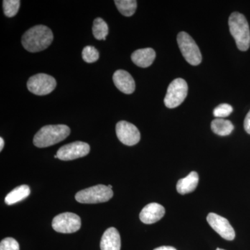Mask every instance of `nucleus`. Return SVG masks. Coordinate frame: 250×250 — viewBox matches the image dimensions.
Here are the masks:
<instances>
[{"instance_id": "nucleus-2", "label": "nucleus", "mask_w": 250, "mask_h": 250, "mask_svg": "<svg viewBox=\"0 0 250 250\" xmlns=\"http://www.w3.org/2000/svg\"><path fill=\"white\" fill-rule=\"evenodd\" d=\"M70 134V129L67 125H46L36 133L34 144L39 148L49 147L62 142Z\"/></svg>"}, {"instance_id": "nucleus-30", "label": "nucleus", "mask_w": 250, "mask_h": 250, "mask_svg": "<svg viewBox=\"0 0 250 250\" xmlns=\"http://www.w3.org/2000/svg\"><path fill=\"white\" fill-rule=\"evenodd\" d=\"M54 158H55V159H57V158H58V156H57V155H55L54 156Z\"/></svg>"}, {"instance_id": "nucleus-13", "label": "nucleus", "mask_w": 250, "mask_h": 250, "mask_svg": "<svg viewBox=\"0 0 250 250\" xmlns=\"http://www.w3.org/2000/svg\"><path fill=\"white\" fill-rule=\"evenodd\" d=\"M113 83L117 88L123 93L131 94L136 88L134 78L129 73L123 70H118L115 72L113 76Z\"/></svg>"}, {"instance_id": "nucleus-25", "label": "nucleus", "mask_w": 250, "mask_h": 250, "mask_svg": "<svg viewBox=\"0 0 250 250\" xmlns=\"http://www.w3.org/2000/svg\"><path fill=\"white\" fill-rule=\"evenodd\" d=\"M244 128L246 132L248 133V134H250V111L248 112L246 118H245Z\"/></svg>"}, {"instance_id": "nucleus-12", "label": "nucleus", "mask_w": 250, "mask_h": 250, "mask_svg": "<svg viewBox=\"0 0 250 250\" xmlns=\"http://www.w3.org/2000/svg\"><path fill=\"white\" fill-rule=\"evenodd\" d=\"M165 208L158 203L146 205L140 213V219L143 223L150 225L160 220L165 215Z\"/></svg>"}, {"instance_id": "nucleus-28", "label": "nucleus", "mask_w": 250, "mask_h": 250, "mask_svg": "<svg viewBox=\"0 0 250 250\" xmlns=\"http://www.w3.org/2000/svg\"><path fill=\"white\" fill-rule=\"evenodd\" d=\"M108 187L109 188L112 189V186L111 185L108 186Z\"/></svg>"}, {"instance_id": "nucleus-10", "label": "nucleus", "mask_w": 250, "mask_h": 250, "mask_svg": "<svg viewBox=\"0 0 250 250\" xmlns=\"http://www.w3.org/2000/svg\"><path fill=\"white\" fill-rule=\"evenodd\" d=\"M116 131L118 139L126 146H135L141 139L139 130L135 125L128 122L120 121L117 123Z\"/></svg>"}, {"instance_id": "nucleus-19", "label": "nucleus", "mask_w": 250, "mask_h": 250, "mask_svg": "<svg viewBox=\"0 0 250 250\" xmlns=\"http://www.w3.org/2000/svg\"><path fill=\"white\" fill-rule=\"evenodd\" d=\"M118 11L126 17L135 14L137 8V1L135 0H116L114 1Z\"/></svg>"}, {"instance_id": "nucleus-20", "label": "nucleus", "mask_w": 250, "mask_h": 250, "mask_svg": "<svg viewBox=\"0 0 250 250\" xmlns=\"http://www.w3.org/2000/svg\"><path fill=\"white\" fill-rule=\"evenodd\" d=\"M93 34L98 40H106L108 34V27L103 18H98L94 21Z\"/></svg>"}, {"instance_id": "nucleus-15", "label": "nucleus", "mask_w": 250, "mask_h": 250, "mask_svg": "<svg viewBox=\"0 0 250 250\" xmlns=\"http://www.w3.org/2000/svg\"><path fill=\"white\" fill-rule=\"evenodd\" d=\"M156 58L155 51L152 48L140 49L131 54V60L137 66L147 67L150 66Z\"/></svg>"}, {"instance_id": "nucleus-14", "label": "nucleus", "mask_w": 250, "mask_h": 250, "mask_svg": "<svg viewBox=\"0 0 250 250\" xmlns=\"http://www.w3.org/2000/svg\"><path fill=\"white\" fill-rule=\"evenodd\" d=\"M101 250H121V239L116 228H108L104 233L100 242Z\"/></svg>"}, {"instance_id": "nucleus-3", "label": "nucleus", "mask_w": 250, "mask_h": 250, "mask_svg": "<svg viewBox=\"0 0 250 250\" xmlns=\"http://www.w3.org/2000/svg\"><path fill=\"white\" fill-rule=\"evenodd\" d=\"M229 27L237 47L243 52L248 50L250 46V31L246 17L240 13H233L229 18Z\"/></svg>"}, {"instance_id": "nucleus-26", "label": "nucleus", "mask_w": 250, "mask_h": 250, "mask_svg": "<svg viewBox=\"0 0 250 250\" xmlns=\"http://www.w3.org/2000/svg\"><path fill=\"white\" fill-rule=\"evenodd\" d=\"M154 250H177L173 247L171 246H161L156 248Z\"/></svg>"}, {"instance_id": "nucleus-1", "label": "nucleus", "mask_w": 250, "mask_h": 250, "mask_svg": "<svg viewBox=\"0 0 250 250\" xmlns=\"http://www.w3.org/2000/svg\"><path fill=\"white\" fill-rule=\"evenodd\" d=\"M53 39V33L49 27L36 25L24 33L22 44L28 52L34 53L45 50L52 44Z\"/></svg>"}, {"instance_id": "nucleus-4", "label": "nucleus", "mask_w": 250, "mask_h": 250, "mask_svg": "<svg viewBox=\"0 0 250 250\" xmlns=\"http://www.w3.org/2000/svg\"><path fill=\"white\" fill-rule=\"evenodd\" d=\"M113 196L112 189L100 184L77 192L75 199L77 202L82 204H98L107 202Z\"/></svg>"}, {"instance_id": "nucleus-29", "label": "nucleus", "mask_w": 250, "mask_h": 250, "mask_svg": "<svg viewBox=\"0 0 250 250\" xmlns=\"http://www.w3.org/2000/svg\"><path fill=\"white\" fill-rule=\"evenodd\" d=\"M216 250H225L220 249V248H217Z\"/></svg>"}, {"instance_id": "nucleus-11", "label": "nucleus", "mask_w": 250, "mask_h": 250, "mask_svg": "<svg viewBox=\"0 0 250 250\" xmlns=\"http://www.w3.org/2000/svg\"><path fill=\"white\" fill-rule=\"evenodd\" d=\"M207 219L212 229L224 239L227 241H233L234 239L236 236L234 229L226 218L216 213H210L207 215Z\"/></svg>"}, {"instance_id": "nucleus-21", "label": "nucleus", "mask_w": 250, "mask_h": 250, "mask_svg": "<svg viewBox=\"0 0 250 250\" xmlns=\"http://www.w3.org/2000/svg\"><path fill=\"white\" fill-rule=\"evenodd\" d=\"M21 1L19 0H4L3 9L5 16L12 18L16 16L19 11Z\"/></svg>"}, {"instance_id": "nucleus-5", "label": "nucleus", "mask_w": 250, "mask_h": 250, "mask_svg": "<svg viewBox=\"0 0 250 250\" xmlns=\"http://www.w3.org/2000/svg\"><path fill=\"white\" fill-rule=\"evenodd\" d=\"M177 43L182 55L188 63L192 65H198L201 63V52L191 36L187 32L182 31L177 36Z\"/></svg>"}, {"instance_id": "nucleus-6", "label": "nucleus", "mask_w": 250, "mask_h": 250, "mask_svg": "<svg viewBox=\"0 0 250 250\" xmlns=\"http://www.w3.org/2000/svg\"><path fill=\"white\" fill-rule=\"evenodd\" d=\"M188 84L183 79H176L171 82L164 98L166 107L174 108L182 104L188 95Z\"/></svg>"}, {"instance_id": "nucleus-18", "label": "nucleus", "mask_w": 250, "mask_h": 250, "mask_svg": "<svg viewBox=\"0 0 250 250\" xmlns=\"http://www.w3.org/2000/svg\"><path fill=\"white\" fill-rule=\"evenodd\" d=\"M234 126L231 122L223 118H216L211 123V129L215 134L226 136L231 134Z\"/></svg>"}, {"instance_id": "nucleus-9", "label": "nucleus", "mask_w": 250, "mask_h": 250, "mask_svg": "<svg viewBox=\"0 0 250 250\" xmlns=\"http://www.w3.org/2000/svg\"><path fill=\"white\" fill-rule=\"evenodd\" d=\"M90 146L88 143L77 141L65 145L59 149L57 155L62 161H71L88 155Z\"/></svg>"}, {"instance_id": "nucleus-27", "label": "nucleus", "mask_w": 250, "mask_h": 250, "mask_svg": "<svg viewBox=\"0 0 250 250\" xmlns=\"http://www.w3.org/2000/svg\"><path fill=\"white\" fill-rule=\"evenodd\" d=\"M4 146V141L2 138H0V151H2Z\"/></svg>"}, {"instance_id": "nucleus-17", "label": "nucleus", "mask_w": 250, "mask_h": 250, "mask_svg": "<svg viewBox=\"0 0 250 250\" xmlns=\"http://www.w3.org/2000/svg\"><path fill=\"white\" fill-rule=\"evenodd\" d=\"M30 188L27 185L20 186L9 192L5 197V203L12 205L22 201L30 195Z\"/></svg>"}, {"instance_id": "nucleus-23", "label": "nucleus", "mask_w": 250, "mask_h": 250, "mask_svg": "<svg viewBox=\"0 0 250 250\" xmlns=\"http://www.w3.org/2000/svg\"><path fill=\"white\" fill-rule=\"evenodd\" d=\"M233 111V108L228 104H222L213 110V116L217 118H226Z\"/></svg>"}, {"instance_id": "nucleus-16", "label": "nucleus", "mask_w": 250, "mask_h": 250, "mask_svg": "<svg viewBox=\"0 0 250 250\" xmlns=\"http://www.w3.org/2000/svg\"><path fill=\"white\" fill-rule=\"evenodd\" d=\"M198 183V174L193 171L185 178L179 179L177 184V191L182 195L190 193L196 189Z\"/></svg>"}, {"instance_id": "nucleus-22", "label": "nucleus", "mask_w": 250, "mask_h": 250, "mask_svg": "<svg viewBox=\"0 0 250 250\" xmlns=\"http://www.w3.org/2000/svg\"><path fill=\"white\" fill-rule=\"evenodd\" d=\"M82 58L88 63L95 62L99 59V52L93 46H86L82 51Z\"/></svg>"}, {"instance_id": "nucleus-7", "label": "nucleus", "mask_w": 250, "mask_h": 250, "mask_svg": "<svg viewBox=\"0 0 250 250\" xmlns=\"http://www.w3.org/2000/svg\"><path fill=\"white\" fill-rule=\"evenodd\" d=\"M57 86V82L53 77L47 74H37L29 79L27 88L36 95H46L52 93Z\"/></svg>"}, {"instance_id": "nucleus-8", "label": "nucleus", "mask_w": 250, "mask_h": 250, "mask_svg": "<svg viewBox=\"0 0 250 250\" xmlns=\"http://www.w3.org/2000/svg\"><path fill=\"white\" fill-rule=\"evenodd\" d=\"M82 226V221L80 216L75 213H61L52 220V228L56 231L62 233L76 232Z\"/></svg>"}, {"instance_id": "nucleus-24", "label": "nucleus", "mask_w": 250, "mask_h": 250, "mask_svg": "<svg viewBox=\"0 0 250 250\" xmlns=\"http://www.w3.org/2000/svg\"><path fill=\"white\" fill-rule=\"evenodd\" d=\"M0 250H20L19 244L13 238H6L0 243Z\"/></svg>"}]
</instances>
